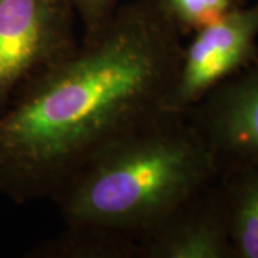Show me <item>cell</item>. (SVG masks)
I'll list each match as a JSON object with an SVG mask.
<instances>
[{
	"label": "cell",
	"instance_id": "2",
	"mask_svg": "<svg viewBox=\"0 0 258 258\" xmlns=\"http://www.w3.org/2000/svg\"><path fill=\"white\" fill-rule=\"evenodd\" d=\"M220 176L184 113L165 111L76 171L50 198L66 225L137 240Z\"/></svg>",
	"mask_w": 258,
	"mask_h": 258
},
{
	"label": "cell",
	"instance_id": "8",
	"mask_svg": "<svg viewBox=\"0 0 258 258\" xmlns=\"http://www.w3.org/2000/svg\"><path fill=\"white\" fill-rule=\"evenodd\" d=\"M33 258H139V241L115 231L71 227L30 251Z\"/></svg>",
	"mask_w": 258,
	"mask_h": 258
},
{
	"label": "cell",
	"instance_id": "10",
	"mask_svg": "<svg viewBox=\"0 0 258 258\" xmlns=\"http://www.w3.org/2000/svg\"><path fill=\"white\" fill-rule=\"evenodd\" d=\"M120 0H71L76 15L83 23V40L98 36L113 18Z\"/></svg>",
	"mask_w": 258,
	"mask_h": 258
},
{
	"label": "cell",
	"instance_id": "7",
	"mask_svg": "<svg viewBox=\"0 0 258 258\" xmlns=\"http://www.w3.org/2000/svg\"><path fill=\"white\" fill-rule=\"evenodd\" d=\"M235 258H258V161L220 174Z\"/></svg>",
	"mask_w": 258,
	"mask_h": 258
},
{
	"label": "cell",
	"instance_id": "3",
	"mask_svg": "<svg viewBox=\"0 0 258 258\" xmlns=\"http://www.w3.org/2000/svg\"><path fill=\"white\" fill-rule=\"evenodd\" d=\"M71 0H0V112L78 46Z\"/></svg>",
	"mask_w": 258,
	"mask_h": 258
},
{
	"label": "cell",
	"instance_id": "5",
	"mask_svg": "<svg viewBox=\"0 0 258 258\" xmlns=\"http://www.w3.org/2000/svg\"><path fill=\"white\" fill-rule=\"evenodd\" d=\"M184 115L220 174L258 161V60L220 83Z\"/></svg>",
	"mask_w": 258,
	"mask_h": 258
},
{
	"label": "cell",
	"instance_id": "1",
	"mask_svg": "<svg viewBox=\"0 0 258 258\" xmlns=\"http://www.w3.org/2000/svg\"><path fill=\"white\" fill-rule=\"evenodd\" d=\"M181 37L162 0H132L23 86L0 112V194L16 204L52 198L105 148L168 111Z\"/></svg>",
	"mask_w": 258,
	"mask_h": 258
},
{
	"label": "cell",
	"instance_id": "6",
	"mask_svg": "<svg viewBox=\"0 0 258 258\" xmlns=\"http://www.w3.org/2000/svg\"><path fill=\"white\" fill-rule=\"evenodd\" d=\"M139 258H235L220 176L141 237Z\"/></svg>",
	"mask_w": 258,
	"mask_h": 258
},
{
	"label": "cell",
	"instance_id": "9",
	"mask_svg": "<svg viewBox=\"0 0 258 258\" xmlns=\"http://www.w3.org/2000/svg\"><path fill=\"white\" fill-rule=\"evenodd\" d=\"M162 3L185 36L242 6L244 0H162Z\"/></svg>",
	"mask_w": 258,
	"mask_h": 258
},
{
	"label": "cell",
	"instance_id": "4",
	"mask_svg": "<svg viewBox=\"0 0 258 258\" xmlns=\"http://www.w3.org/2000/svg\"><path fill=\"white\" fill-rule=\"evenodd\" d=\"M258 60V2L194 32L181 50L166 109L185 113L220 83Z\"/></svg>",
	"mask_w": 258,
	"mask_h": 258
}]
</instances>
